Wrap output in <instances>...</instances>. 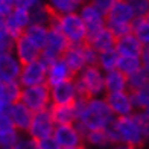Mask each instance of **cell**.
Masks as SVG:
<instances>
[{"instance_id": "obj_12", "label": "cell", "mask_w": 149, "mask_h": 149, "mask_svg": "<svg viewBox=\"0 0 149 149\" xmlns=\"http://www.w3.org/2000/svg\"><path fill=\"white\" fill-rule=\"evenodd\" d=\"M53 137L56 139V141L63 149L78 148V146H82V143H84V132L79 130L76 123L56 125Z\"/></svg>"}, {"instance_id": "obj_10", "label": "cell", "mask_w": 149, "mask_h": 149, "mask_svg": "<svg viewBox=\"0 0 149 149\" xmlns=\"http://www.w3.org/2000/svg\"><path fill=\"white\" fill-rule=\"evenodd\" d=\"M105 100H107L108 107H110L113 116L116 119L128 117V116L135 114V108H134L131 91H120V93L105 94Z\"/></svg>"}, {"instance_id": "obj_15", "label": "cell", "mask_w": 149, "mask_h": 149, "mask_svg": "<svg viewBox=\"0 0 149 149\" xmlns=\"http://www.w3.org/2000/svg\"><path fill=\"white\" fill-rule=\"evenodd\" d=\"M12 52L15 53V56L20 59L22 64H29V63H33V61L41 58V50L35 44H32L24 35H22L14 41Z\"/></svg>"}, {"instance_id": "obj_3", "label": "cell", "mask_w": 149, "mask_h": 149, "mask_svg": "<svg viewBox=\"0 0 149 149\" xmlns=\"http://www.w3.org/2000/svg\"><path fill=\"white\" fill-rule=\"evenodd\" d=\"M79 97L91 99L105 94V73L97 65H88L74 76Z\"/></svg>"}, {"instance_id": "obj_22", "label": "cell", "mask_w": 149, "mask_h": 149, "mask_svg": "<svg viewBox=\"0 0 149 149\" xmlns=\"http://www.w3.org/2000/svg\"><path fill=\"white\" fill-rule=\"evenodd\" d=\"M120 91H130L128 90V76H125L119 70L105 73V94Z\"/></svg>"}, {"instance_id": "obj_46", "label": "cell", "mask_w": 149, "mask_h": 149, "mask_svg": "<svg viewBox=\"0 0 149 149\" xmlns=\"http://www.w3.org/2000/svg\"><path fill=\"white\" fill-rule=\"evenodd\" d=\"M74 3H76L78 6H82V5H85V3H88L90 0H73Z\"/></svg>"}, {"instance_id": "obj_35", "label": "cell", "mask_w": 149, "mask_h": 149, "mask_svg": "<svg viewBox=\"0 0 149 149\" xmlns=\"http://www.w3.org/2000/svg\"><path fill=\"white\" fill-rule=\"evenodd\" d=\"M9 107L11 105L0 102V132H2V131H8V130H12V128H14L12 120L9 117Z\"/></svg>"}, {"instance_id": "obj_25", "label": "cell", "mask_w": 149, "mask_h": 149, "mask_svg": "<svg viewBox=\"0 0 149 149\" xmlns=\"http://www.w3.org/2000/svg\"><path fill=\"white\" fill-rule=\"evenodd\" d=\"M50 113H52V117L55 120L56 125H72V123H76V111H74V107L73 105H67V107H55L52 105L50 107Z\"/></svg>"}, {"instance_id": "obj_4", "label": "cell", "mask_w": 149, "mask_h": 149, "mask_svg": "<svg viewBox=\"0 0 149 149\" xmlns=\"http://www.w3.org/2000/svg\"><path fill=\"white\" fill-rule=\"evenodd\" d=\"M53 26L61 31V33L67 38L69 44H84L87 43L88 38V31L87 26L82 22V18L78 12H72V14H65V15H59L55 17L53 20Z\"/></svg>"}, {"instance_id": "obj_18", "label": "cell", "mask_w": 149, "mask_h": 149, "mask_svg": "<svg viewBox=\"0 0 149 149\" xmlns=\"http://www.w3.org/2000/svg\"><path fill=\"white\" fill-rule=\"evenodd\" d=\"M116 41H117V38L113 35L111 31L108 29L107 26L96 31V32L90 33L88 38H87V43H88L97 53L114 49V47H116Z\"/></svg>"}, {"instance_id": "obj_14", "label": "cell", "mask_w": 149, "mask_h": 149, "mask_svg": "<svg viewBox=\"0 0 149 149\" xmlns=\"http://www.w3.org/2000/svg\"><path fill=\"white\" fill-rule=\"evenodd\" d=\"M23 64L15 56L14 52H3L0 53V78L11 82H18L20 73H22Z\"/></svg>"}, {"instance_id": "obj_5", "label": "cell", "mask_w": 149, "mask_h": 149, "mask_svg": "<svg viewBox=\"0 0 149 149\" xmlns=\"http://www.w3.org/2000/svg\"><path fill=\"white\" fill-rule=\"evenodd\" d=\"M20 102L28 107L33 114L40 113V111L49 110V108L52 107L50 87L47 85V84H44V85L26 87V88H22Z\"/></svg>"}, {"instance_id": "obj_37", "label": "cell", "mask_w": 149, "mask_h": 149, "mask_svg": "<svg viewBox=\"0 0 149 149\" xmlns=\"http://www.w3.org/2000/svg\"><path fill=\"white\" fill-rule=\"evenodd\" d=\"M14 149H38V141L33 140L32 137H29L28 134L20 135V139L17 141V145L14 146Z\"/></svg>"}, {"instance_id": "obj_51", "label": "cell", "mask_w": 149, "mask_h": 149, "mask_svg": "<svg viewBox=\"0 0 149 149\" xmlns=\"http://www.w3.org/2000/svg\"><path fill=\"white\" fill-rule=\"evenodd\" d=\"M146 18H148V20H149V11H148V14H146Z\"/></svg>"}, {"instance_id": "obj_50", "label": "cell", "mask_w": 149, "mask_h": 149, "mask_svg": "<svg viewBox=\"0 0 149 149\" xmlns=\"http://www.w3.org/2000/svg\"><path fill=\"white\" fill-rule=\"evenodd\" d=\"M67 149H84L82 146H78V148H67Z\"/></svg>"}, {"instance_id": "obj_26", "label": "cell", "mask_w": 149, "mask_h": 149, "mask_svg": "<svg viewBox=\"0 0 149 149\" xmlns=\"http://www.w3.org/2000/svg\"><path fill=\"white\" fill-rule=\"evenodd\" d=\"M31 12V24H41V26H49L53 23V20H55V15H53V12L49 9V6L46 3H41L35 6L33 9L29 11Z\"/></svg>"}, {"instance_id": "obj_34", "label": "cell", "mask_w": 149, "mask_h": 149, "mask_svg": "<svg viewBox=\"0 0 149 149\" xmlns=\"http://www.w3.org/2000/svg\"><path fill=\"white\" fill-rule=\"evenodd\" d=\"M20 134L15 128L8 131H2L0 132V149H14V146L17 145V141L20 139Z\"/></svg>"}, {"instance_id": "obj_52", "label": "cell", "mask_w": 149, "mask_h": 149, "mask_svg": "<svg viewBox=\"0 0 149 149\" xmlns=\"http://www.w3.org/2000/svg\"><path fill=\"white\" fill-rule=\"evenodd\" d=\"M126 2H130V0H126Z\"/></svg>"}, {"instance_id": "obj_20", "label": "cell", "mask_w": 149, "mask_h": 149, "mask_svg": "<svg viewBox=\"0 0 149 149\" xmlns=\"http://www.w3.org/2000/svg\"><path fill=\"white\" fill-rule=\"evenodd\" d=\"M134 20H135V14L130 2H126V0H117L111 8V11L107 14V22H113V23L132 24Z\"/></svg>"}, {"instance_id": "obj_16", "label": "cell", "mask_w": 149, "mask_h": 149, "mask_svg": "<svg viewBox=\"0 0 149 149\" xmlns=\"http://www.w3.org/2000/svg\"><path fill=\"white\" fill-rule=\"evenodd\" d=\"M9 117L12 120V125H14L15 130L22 134L26 132L28 134V130L31 126V122L33 117V113L29 110L26 105H23L22 102H15L9 107Z\"/></svg>"}, {"instance_id": "obj_6", "label": "cell", "mask_w": 149, "mask_h": 149, "mask_svg": "<svg viewBox=\"0 0 149 149\" xmlns=\"http://www.w3.org/2000/svg\"><path fill=\"white\" fill-rule=\"evenodd\" d=\"M69 41L67 38L61 33V31L56 26L50 24L49 28V37H47V43L44 46V49L41 50V59L47 65H50L52 63H55L56 59H61L65 50L69 49Z\"/></svg>"}, {"instance_id": "obj_28", "label": "cell", "mask_w": 149, "mask_h": 149, "mask_svg": "<svg viewBox=\"0 0 149 149\" xmlns=\"http://www.w3.org/2000/svg\"><path fill=\"white\" fill-rule=\"evenodd\" d=\"M131 33L145 47L149 46V20L146 17L135 18L131 24Z\"/></svg>"}, {"instance_id": "obj_11", "label": "cell", "mask_w": 149, "mask_h": 149, "mask_svg": "<svg viewBox=\"0 0 149 149\" xmlns=\"http://www.w3.org/2000/svg\"><path fill=\"white\" fill-rule=\"evenodd\" d=\"M79 99V93L74 84V78L67 82L58 84L55 87H50V100L55 107H67L73 105Z\"/></svg>"}, {"instance_id": "obj_9", "label": "cell", "mask_w": 149, "mask_h": 149, "mask_svg": "<svg viewBox=\"0 0 149 149\" xmlns=\"http://www.w3.org/2000/svg\"><path fill=\"white\" fill-rule=\"evenodd\" d=\"M55 128H56V123L52 117V113H50V108H49V110H46V111H40V113L33 114L31 126L28 130V135L32 137L33 140L40 141L46 137L53 135Z\"/></svg>"}, {"instance_id": "obj_17", "label": "cell", "mask_w": 149, "mask_h": 149, "mask_svg": "<svg viewBox=\"0 0 149 149\" xmlns=\"http://www.w3.org/2000/svg\"><path fill=\"white\" fill-rule=\"evenodd\" d=\"M74 78L73 72L69 69V65L65 64V61L61 58L56 59L55 63H52L50 65H47V85L49 87H55L58 84L67 82Z\"/></svg>"}, {"instance_id": "obj_32", "label": "cell", "mask_w": 149, "mask_h": 149, "mask_svg": "<svg viewBox=\"0 0 149 149\" xmlns=\"http://www.w3.org/2000/svg\"><path fill=\"white\" fill-rule=\"evenodd\" d=\"M131 96H132L134 108L137 113H143L149 108V85L137 91H131Z\"/></svg>"}, {"instance_id": "obj_21", "label": "cell", "mask_w": 149, "mask_h": 149, "mask_svg": "<svg viewBox=\"0 0 149 149\" xmlns=\"http://www.w3.org/2000/svg\"><path fill=\"white\" fill-rule=\"evenodd\" d=\"M114 50L119 53V56H141L145 50V46L132 33H130V35L117 38Z\"/></svg>"}, {"instance_id": "obj_47", "label": "cell", "mask_w": 149, "mask_h": 149, "mask_svg": "<svg viewBox=\"0 0 149 149\" xmlns=\"http://www.w3.org/2000/svg\"><path fill=\"white\" fill-rule=\"evenodd\" d=\"M3 24H5V15L0 12V28H3Z\"/></svg>"}, {"instance_id": "obj_8", "label": "cell", "mask_w": 149, "mask_h": 149, "mask_svg": "<svg viewBox=\"0 0 149 149\" xmlns=\"http://www.w3.org/2000/svg\"><path fill=\"white\" fill-rule=\"evenodd\" d=\"M31 26V12L29 9L15 6L9 15L5 17V24L3 29L8 32V35L14 40L20 38L24 33V31Z\"/></svg>"}, {"instance_id": "obj_42", "label": "cell", "mask_w": 149, "mask_h": 149, "mask_svg": "<svg viewBox=\"0 0 149 149\" xmlns=\"http://www.w3.org/2000/svg\"><path fill=\"white\" fill-rule=\"evenodd\" d=\"M17 6V0H0V12L6 17Z\"/></svg>"}, {"instance_id": "obj_1", "label": "cell", "mask_w": 149, "mask_h": 149, "mask_svg": "<svg viewBox=\"0 0 149 149\" xmlns=\"http://www.w3.org/2000/svg\"><path fill=\"white\" fill-rule=\"evenodd\" d=\"M76 111V125L84 134L90 131H100L110 128L114 122L113 113L108 107L105 96L102 97H79L73 104Z\"/></svg>"}, {"instance_id": "obj_29", "label": "cell", "mask_w": 149, "mask_h": 149, "mask_svg": "<svg viewBox=\"0 0 149 149\" xmlns=\"http://www.w3.org/2000/svg\"><path fill=\"white\" fill-rule=\"evenodd\" d=\"M119 53L111 49V50H107V52H102L99 53V58H97V67L104 73H108V72H113V70H117V64H119Z\"/></svg>"}, {"instance_id": "obj_31", "label": "cell", "mask_w": 149, "mask_h": 149, "mask_svg": "<svg viewBox=\"0 0 149 149\" xmlns=\"http://www.w3.org/2000/svg\"><path fill=\"white\" fill-rule=\"evenodd\" d=\"M84 141H87V145H90L93 148H107L111 146V141L108 139L107 130H100V131H90L84 134Z\"/></svg>"}, {"instance_id": "obj_39", "label": "cell", "mask_w": 149, "mask_h": 149, "mask_svg": "<svg viewBox=\"0 0 149 149\" xmlns=\"http://www.w3.org/2000/svg\"><path fill=\"white\" fill-rule=\"evenodd\" d=\"M116 2H117V0H90V3L94 5L105 15L111 11V8L114 6V3H116Z\"/></svg>"}, {"instance_id": "obj_30", "label": "cell", "mask_w": 149, "mask_h": 149, "mask_svg": "<svg viewBox=\"0 0 149 149\" xmlns=\"http://www.w3.org/2000/svg\"><path fill=\"white\" fill-rule=\"evenodd\" d=\"M143 69V63H141V56H120L117 70L122 72L125 76H131L132 73L139 72Z\"/></svg>"}, {"instance_id": "obj_38", "label": "cell", "mask_w": 149, "mask_h": 149, "mask_svg": "<svg viewBox=\"0 0 149 149\" xmlns=\"http://www.w3.org/2000/svg\"><path fill=\"white\" fill-rule=\"evenodd\" d=\"M12 47H14V40L8 35V32L3 28H0V53L11 52Z\"/></svg>"}, {"instance_id": "obj_45", "label": "cell", "mask_w": 149, "mask_h": 149, "mask_svg": "<svg viewBox=\"0 0 149 149\" xmlns=\"http://www.w3.org/2000/svg\"><path fill=\"white\" fill-rule=\"evenodd\" d=\"M113 149H139V148H134V146H126V145H116V146H113Z\"/></svg>"}, {"instance_id": "obj_40", "label": "cell", "mask_w": 149, "mask_h": 149, "mask_svg": "<svg viewBox=\"0 0 149 149\" xmlns=\"http://www.w3.org/2000/svg\"><path fill=\"white\" fill-rule=\"evenodd\" d=\"M84 53H85V59H87V64H88V65H96L97 64L99 53L94 50L88 43L84 44Z\"/></svg>"}, {"instance_id": "obj_7", "label": "cell", "mask_w": 149, "mask_h": 149, "mask_svg": "<svg viewBox=\"0 0 149 149\" xmlns=\"http://www.w3.org/2000/svg\"><path fill=\"white\" fill-rule=\"evenodd\" d=\"M47 82V64L40 58L33 63L23 64L22 73L18 78V84L22 88L26 87H37V85H44Z\"/></svg>"}, {"instance_id": "obj_36", "label": "cell", "mask_w": 149, "mask_h": 149, "mask_svg": "<svg viewBox=\"0 0 149 149\" xmlns=\"http://www.w3.org/2000/svg\"><path fill=\"white\" fill-rule=\"evenodd\" d=\"M130 5L135 14V18L146 17L149 11V0H130Z\"/></svg>"}, {"instance_id": "obj_49", "label": "cell", "mask_w": 149, "mask_h": 149, "mask_svg": "<svg viewBox=\"0 0 149 149\" xmlns=\"http://www.w3.org/2000/svg\"><path fill=\"white\" fill-rule=\"evenodd\" d=\"M141 114H143V116H145V117H146V119L149 120V108H148L146 111H143V113H141Z\"/></svg>"}, {"instance_id": "obj_41", "label": "cell", "mask_w": 149, "mask_h": 149, "mask_svg": "<svg viewBox=\"0 0 149 149\" xmlns=\"http://www.w3.org/2000/svg\"><path fill=\"white\" fill-rule=\"evenodd\" d=\"M38 149H63V148L59 146L56 139L53 135H50V137H46L38 141Z\"/></svg>"}, {"instance_id": "obj_13", "label": "cell", "mask_w": 149, "mask_h": 149, "mask_svg": "<svg viewBox=\"0 0 149 149\" xmlns=\"http://www.w3.org/2000/svg\"><path fill=\"white\" fill-rule=\"evenodd\" d=\"M78 14L81 15L82 22L85 23L87 31H88V35L107 26V15L102 14V12H100L94 5H91L90 2L82 5V6H79Z\"/></svg>"}, {"instance_id": "obj_2", "label": "cell", "mask_w": 149, "mask_h": 149, "mask_svg": "<svg viewBox=\"0 0 149 149\" xmlns=\"http://www.w3.org/2000/svg\"><path fill=\"white\" fill-rule=\"evenodd\" d=\"M107 134L113 146L126 145V146L139 148L146 141L139 113L128 117L114 119L113 125L110 128H107Z\"/></svg>"}, {"instance_id": "obj_19", "label": "cell", "mask_w": 149, "mask_h": 149, "mask_svg": "<svg viewBox=\"0 0 149 149\" xmlns=\"http://www.w3.org/2000/svg\"><path fill=\"white\" fill-rule=\"evenodd\" d=\"M84 44H74V46L70 44L69 49L63 55V59L65 61V64L69 65V69L73 72L74 76L82 72L85 67H88L85 59V53H84Z\"/></svg>"}, {"instance_id": "obj_23", "label": "cell", "mask_w": 149, "mask_h": 149, "mask_svg": "<svg viewBox=\"0 0 149 149\" xmlns=\"http://www.w3.org/2000/svg\"><path fill=\"white\" fill-rule=\"evenodd\" d=\"M22 94V85L18 82H11L0 78V102L12 105L20 100Z\"/></svg>"}, {"instance_id": "obj_48", "label": "cell", "mask_w": 149, "mask_h": 149, "mask_svg": "<svg viewBox=\"0 0 149 149\" xmlns=\"http://www.w3.org/2000/svg\"><path fill=\"white\" fill-rule=\"evenodd\" d=\"M143 55L149 58V46H146V47H145V50H143Z\"/></svg>"}, {"instance_id": "obj_44", "label": "cell", "mask_w": 149, "mask_h": 149, "mask_svg": "<svg viewBox=\"0 0 149 149\" xmlns=\"http://www.w3.org/2000/svg\"><path fill=\"white\" fill-rule=\"evenodd\" d=\"M139 117H140V122H141V128H143L145 140H149V120H148L141 113H139Z\"/></svg>"}, {"instance_id": "obj_27", "label": "cell", "mask_w": 149, "mask_h": 149, "mask_svg": "<svg viewBox=\"0 0 149 149\" xmlns=\"http://www.w3.org/2000/svg\"><path fill=\"white\" fill-rule=\"evenodd\" d=\"M44 3L49 6V9L53 12L55 17L72 14V12H78V9H79V6L74 3L73 0H46Z\"/></svg>"}, {"instance_id": "obj_33", "label": "cell", "mask_w": 149, "mask_h": 149, "mask_svg": "<svg viewBox=\"0 0 149 149\" xmlns=\"http://www.w3.org/2000/svg\"><path fill=\"white\" fill-rule=\"evenodd\" d=\"M148 85H149V74L143 69L128 76V90L130 91H137Z\"/></svg>"}, {"instance_id": "obj_24", "label": "cell", "mask_w": 149, "mask_h": 149, "mask_svg": "<svg viewBox=\"0 0 149 149\" xmlns=\"http://www.w3.org/2000/svg\"><path fill=\"white\" fill-rule=\"evenodd\" d=\"M23 35L28 38L32 44H35L40 50H43L46 43H47V37H49V26L31 24L29 28L24 31Z\"/></svg>"}, {"instance_id": "obj_43", "label": "cell", "mask_w": 149, "mask_h": 149, "mask_svg": "<svg viewBox=\"0 0 149 149\" xmlns=\"http://www.w3.org/2000/svg\"><path fill=\"white\" fill-rule=\"evenodd\" d=\"M44 3L43 0H17V6H22V8H26V9H33L35 6Z\"/></svg>"}]
</instances>
